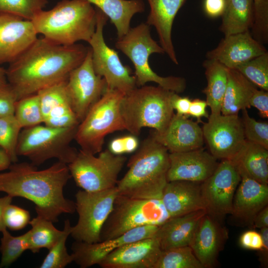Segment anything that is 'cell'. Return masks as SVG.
Here are the masks:
<instances>
[{
    "label": "cell",
    "instance_id": "cell-1",
    "mask_svg": "<svg viewBox=\"0 0 268 268\" xmlns=\"http://www.w3.org/2000/svg\"><path fill=\"white\" fill-rule=\"evenodd\" d=\"M89 47L62 45L38 38L6 69L8 84L17 100L66 80L84 60Z\"/></svg>",
    "mask_w": 268,
    "mask_h": 268
},
{
    "label": "cell",
    "instance_id": "cell-2",
    "mask_svg": "<svg viewBox=\"0 0 268 268\" xmlns=\"http://www.w3.org/2000/svg\"><path fill=\"white\" fill-rule=\"evenodd\" d=\"M8 169L0 173V192L32 201L38 216L56 222L61 214L75 211V202L63 193L71 177L67 164L58 161L39 170L31 163H14Z\"/></svg>",
    "mask_w": 268,
    "mask_h": 268
},
{
    "label": "cell",
    "instance_id": "cell-3",
    "mask_svg": "<svg viewBox=\"0 0 268 268\" xmlns=\"http://www.w3.org/2000/svg\"><path fill=\"white\" fill-rule=\"evenodd\" d=\"M169 164L168 150L151 135L129 160V170L116 186L118 194L134 198L161 199Z\"/></svg>",
    "mask_w": 268,
    "mask_h": 268
},
{
    "label": "cell",
    "instance_id": "cell-4",
    "mask_svg": "<svg viewBox=\"0 0 268 268\" xmlns=\"http://www.w3.org/2000/svg\"><path fill=\"white\" fill-rule=\"evenodd\" d=\"M31 21L37 34L55 43H88L96 29V10L86 0H62L51 9L41 10Z\"/></svg>",
    "mask_w": 268,
    "mask_h": 268
},
{
    "label": "cell",
    "instance_id": "cell-5",
    "mask_svg": "<svg viewBox=\"0 0 268 268\" xmlns=\"http://www.w3.org/2000/svg\"><path fill=\"white\" fill-rule=\"evenodd\" d=\"M174 93L159 85H144L125 94L121 111L126 130L134 135L144 127L162 133L174 114L171 103Z\"/></svg>",
    "mask_w": 268,
    "mask_h": 268
},
{
    "label": "cell",
    "instance_id": "cell-6",
    "mask_svg": "<svg viewBox=\"0 0 268 268\" xmlns=\"http://www.w3.org/2000/svg\"><path fill=\"white\" fill-rule=\"evenodd\" d=\"M115 47L132 61L134 67L136 85L142 86L147 82H153L162 87L176 92H183L187 86L186 81L181 77L158 75L148 63L153 53L163 54L165 52L151 37L150 26L146 23L130 28L123 36L118 38Z\"/></svg>",
    "mask_w": 268,
    "mask_h": 268
},
{
    "label": "cell",
    "instance_id": "cell-7",
    "mask_svg": "<svg viewBox=\"0 0 268 268\" xmlns=\"http://www.w3.org/2000/svg\"><path fill=\"white\" fill-rule=\"evenodd\" d=\"M126 94L107 90L77 126L74 139L81 149L93 154L102 151L105 136L126 130L121 104Z\"/></svg>",
    "mask_w": 268,
    "mask_h": 268
},
{
    "label": "cell",
    "instance_id": "cell-8",
    "mask_svg": "<svg viewBox=\"0 0 268 268\" xmlns=\"http://www.w3.org/2000/svg\"><path fill=\"white\" fill-rule=\"evenodd\" d=\"M77 128H55L38 125L24 128L19 135L16 154L27 157L35 166L52 158L68 164L78 152L70 146Z\"/></svg>",
    "mask_w": 268,
    "mask_h": 268
},
{
    "label": "cell",
    "instance_id": "cell-9",
    "mask_svg": "<svg viewBox=\"0 0 268 268\" xmlns=\"http://www.w3.org/2000/svg\"><path fill=\"white\" fill-rule=\"evenodd\" d=\"M170 217L161 199L134 198L118 194L102 228L100 241L116 238L138 227L160 226Z\"/></svg>",
    "mask_w": 268,
    "mask_h": 268
},
{
    "label": "cell",
    "instance_id": "cell-10",
    "mask_svg": "<svg viewBox=\"0 0 268 268\" xmlns=\"http://www.w3.org/2000/svg\"><path fill=\"white\" fill-rule=\"evenodd\" d=\"M98 156L80 149L67 166L77 185L83 190L97 192L116 187L118 175L127 158L109 149Z\"/></svg>",
    "mask_w": 268,
    "mask_h": 268
},
{
    "label": "cell",
    "instance_id": "cell-11",
    "mask_svg": "<svg viewBox=\"0 0 268 268\" xmlns=\"http://www.w3.org/2000/svg\"><path fill=\"white\" fill-rule=\"evenodd\" d=\"M118 194L117 187L97 192L79 190L75 194L76 224L70 235L75 240L88 243L100 241V233L111 212Z\"/></svg>",
    "mask_w": 268,
    "mask_h": 268
},
{
    "label": "cell",
    "instance_id": "cell-12",
    "mask_svg": "<svg viewBox=\"0 0 268 268\" xmlns=\"http://www.w3.org/2000/svg\"><path fill=\"white\" fill-rule=\"evenodd\" d=\"M97 23L94 33L88 42L92 50V62L95 73L103 77L106 82L107 90H115L125 94L136 86L132 70L121 62L118 53L105 43L103 28L108 17L95 7Z\"/></svg>",
    "mask_w": 268,
    "mask_h": 268
},
{
    "label": "cell",
    "instance_id": "cell-13",
    "mask_svg": "<svg viewBox=\"0 0 268 268\" xmlns=\"http://www.w3.org/2000/svg\"><path fill=\"white\" fill-rule=\"evenodd\" d=\"M66 90L70 106L79 123L107 90L105 79L97 75L94 70L90 47L82 63L69 73Z\"/></svg>",
    "mask_w": 268,
    "mask_h": 268
},
{
    "label": "cell",
    "instance_id": "cell-14",
    "mask_svg": "<svg viewBox=\"0 0 268 268\" xmlns=\"http://www.w3.org/2000/svg\"><path fill=\"white\" fill-rule=\"evenodd\" d=\"M201 128L210 153L216 159L231 160L246 141L238 115L210 114Z\"/></svg>",
    "mask_w": 268,
    "mask_h": 268
},
{
    "label": "cell",
    "instance_id": "cell-15",
    "mask_svg": "<svg viewBox=\"0 0 268 268\" xmlns=\"http://www.w3.org/2000/svg\"><path fill=\"white\" fill-rule=\"evenodd\" d=\"M241 175L232 161L222 160L215 171L201 183V191L208 214L212 216L231 214L234 196Z\"/></svg>",
    "mask_w": 268,
    "mask_h": 268
},
{
    "label": "cell",
    "instance_id": "cell-16",
    "mask_svg": "<svg viewBox=\"0 0 268 268\" xmlns=\"http://www.w3.org/2000/svg\"><path fill=\"white\" fill-rule=\"evenodd\" d=\"M159 226L138 227L116 238L100 242L88 243L75 241L72 245L73 262L81 268H87L98 264L115 249L126 244L153 237Z\"/></svg>",
    "mask_w": 268,
    "mask_h": 268
},
{
    "label": "cell",
    "instance_id": "cell-17",
    "mask_svg": "<svg viewBox=\"0 0 268 268\" xmlns=\"http://www.w3.org/2000/svg\"><path fill=\"white\" fill-rule=\"evenodd\" d=\"M31 20L10 14H0V65L10 64L38 38Z\"/></svg>",
    "mask_w": 268,
    "mask_h": 268
},
{
    "label": "cell",
    "instance_id": "cell-18",
    "mask_svg": "<svg viewBox=\"0 0 268 268\" xmlns=\"http://www.w3.org/2000/svg\"><path fill=\"white\" fill-rule=\"evenodd\" d=\"M162 249L155 236L124 245L99 264L102 268H154Z\"/></svg>",
    "mask_w": 268,
    "mask_h": 268
},
{
    "label": "cell",
    "instance_id": "cell-19",
    "mask_svg": "<svg viewBox=\"0 0 268 268\" xmlns=\"http://www.w3.org/2000/svg\"><path fill=\"white\" fill-rule=\"evenodd\" d=\"M169 161L167 182L187 181L201 183L212 175L219 163L202 148L169 153Z\"/></svg>",
    "mask_w": 268,
    "mask_h": 268
},
{
    "label": "cell",
    "instance_id": "cell-20",
    "mask_svg": "<svg viewBox=\"0 0 268 268\" xmlns=\"http://www.w3.org/2000/svg\"><path fill=\"white\" fill-rule=\"evenodd\" d=\"M267 52L263 44L247 31L224 36L214 49L208 51L207 59L215 60L228 68H235Z\"/></svg>",
    "mask_w": 268,
    "mask_h": 268
},
{
    "label": "cell",
    "instance_id": "cell-21",
    "mask_svg": "<svg viewBox=\"0 0 268 268\" xmlns=\"http://www.w3.org/2000/svg\"><path fill=\"white\" fill-rule=\"evenodd\" d=\"M189 117L174 114L166 129L151 136L170 153L185 152L202 148L204 138L199 123Z\"/></svg>",
    "mask_w": 268,
    "mask_h": 268
},
{
    "label": "cell",
    "instance_id": "cell-22",
    "mask_svg": "<svg viewBox=\"0 0 268 268\" xmlns=\"http://www.w3.org/2000/svg\"><path fill=\"white\" fill-rule=\"evenodd\" d=\"M201 185L187 181L167 182L161 200L171 217L206 210Z\"/></svg>",
    "mask_w": 268,
    "mask_h": 268
},
{
    "label": "cell",
    "instance_id": "cell-23",
    "mask_svg": "<svg viewBox=\"0 0 268 268\" xmlns=\"http://www.w3.org/2000/svg\"><path fill=\"white\" fill-rule=\"evenodd\" d=\"M150 11L146 23L155 27L160 45L170 59L178 65L172 40L173 23L186 0H147Z\"/></svg>",
    "mask_w": 268,
    "mask_h": 268
},
{
    "label": "cell",
    "instance_id": "cell-24",
    "mask_svg": "<svg viewBox=\"0 0 268 268\" xmlns=\"http://www.w3.org/2000/svg\"><path fill=\"white\" fill-rule=\"evenodd\" d=\"M236 190L231 214L253 222L256 215L268 205V185L262 184L244 174Z\"/></svg>",
    "mask_w": 268,
    "mask_h": 268
},
{
    "label": "cell",
    "instance_id": "cell-25",
    "mask_svg": "<svg viewBox=\"0 0 268 268\" xmlns=\"http://www.w3.org/2000/svg\"><path fill=\"white\" fill-rule=\"evenodd\" d=\"M207 213L201 209L170 217L159 226L154 236L159 240L162 250L190 246L201 219Z\"/></svg>",
    "mask_w": 268,
    "mask_h": 268
},
{
    "label": "cell",
    "instance_id": "cell-26",
    "mask_svg": "<svg viewBox=\"0 0 268 268\" xmlns=\"http://www.w3.org/2000/svg\"><path fill=\"white\" fill-rule=\"evenodd\" d=\"M222 231L212 216L201 219L190 247L203 268L214 265L222 244Z\"/></svg>",
    "mask_w": 268,
    "mask_h": 268
},
{
    "label": "cell",
    "instance_id": "cell-27",
    "mask_svg": "<svg viewBox=\"0 0 268 268\" xmlns=\"http://www.w3.org/2000/svg\"><path fill=\"white\" fill-rule=\"evenodd\" d=\"M231 161L240 174L246 175L259 182L268 185V149L246 140L242 149Z\"/></svg>",
    "mask_w": 268,
    "mask_h": 268
},
{
    "label": "cell",
    "instance_id": "cell-28",
    "mask_svg": "<svg viewBox=\"0 0 268 268\" xmlns=\"http://www.w3.org/2000/svg\"><path fill=\"white\" fill-rule=\"evenodd\" d=\"M227 75L221 113L238 115L240 110L251 107L250 99L257 87L236 69L227 68Z\"/></svg>",
    "mask_w": 268,
    "mask_h": 268
},
{
    "label": "cell",
    "instance_id": "cell-29",
    "mask_svg": "<svg viewBox=\"0 0 268 268\" xmlns=\"http://www.w3.org/2000/svg\"><path fill=\"white\" fill-rule=\"evenodd\" d=\"M100 10L115 26L118 38L130 29L133 16L144 11L142 0H86Z\"/></svg>",
    "mask_w": 268,
    "mask_h": 268
},
{
    "label": "cell",
    "instance_id": "cell-30",
    "mask_svg": "<svg viewBox=\"0 0 268 268\" xmlns=\"http://www.w3.org/2000/svg\"><path fill=\"white\" fill-rule=\"evenodd\" d=\"M202 66L207 80V85L202 91L205 101L210 109V114L219 115L227 84V67L215 60L207 59Z\"/></svg>",
    "mask_w": 268,
    "mask_h": 268
},
{
    "label": "cell",
    "instance_id": "cell-31",
    "mask_svg": "<svg viewBox=\"0 0 268 268\" xmlns=\"http://www.w3.org/2000/svg\"><path fill=\"white\" fill-rule=\"evenodd\" d=\"M219 30L224 36L250 31L253 21V0H225Z\"/></svg>",
    "mask_w": 268,
    "mask_h": 268
},
{
    "label": "cell",
    "instance_id": "cell-32",
    "mask_svg": "<svg viewBox=\"0 0 268 268\" xmlns=\"http://www.w3.org/2000/svg\"><path fill=\"white\" fill-rule=\"evenodd\" d=\"M53 223L38 216L30 221L31 229L27 232L29 250L33 253L42 248L49 250L56 244L63 231L57 229Z\"/></svg>",
    "mask_w": 268,
    "mask_h": 268
},
{
    "label": "cell",
    "instance_id": "cell-33",
    "mask_svg": "<svg viewBox=\"0 0 268 268\" xmlns=\"http://www.w3.org/2000/svg\"><path fill=\"white\" fill-rule=\"evenodd\" d=\"M154 268H203L189 246L162 250Z\"/></svg>",
    "mask_w": 268,
    "mask_h": 268
},
{
    "label": "cell",
    "instance_id": "cell-34",
    "mask_svg": "<svg viewBox=\"0 0 268 268\" xmlns=\"http://www.w3.org/2000/svg\"><path fill=\"white\" fill-rule=\"evenodd\" d=\"M14 115L22 128L43 123L44 118L37 93L17 100Z\"/></svg>",
    "mask_w": 268,
    "mask_h": 268
},
{
    "label": "cell",
    "instance_id": "cell-35",
    "mask_svg": "<svg viewBox=\"0 0 268 268\" xmlns=\"http://www.w3.org/2000/svg\"><path fill=\"white\" fill-rule=\"evenodd\" d=\"M237 70L256 87L268 91V51L237 66Z\"/></svg>",
    "mask_w": 268,
    "mask_h": 268
},
{
    "label": "cell",
    "instance_id": "cell-36",
    "mask_svg": "<svg viewBox=\"0 0 268 268\" xmlns=\"http://www.w3.org/2000/svg\"><path fill=\"white\" fill-rule=\"evenodd\" d=\"M1 232L0 268H3L10 266L28 250V243L27 232L19 236H13L6 229Z\"/></svg>",
    "mask_w": 268,
    "mask_h": 268
},
{
    "label": "cell",
    "instance_id": "cell-37",
    "mask_svg": "<svg viewBox=\"0 0 268 268\" xmlns=\"http://www.w3.org/2000/svg\"><path fill=\"white\" fill-rule=\"evenodd\" d=\"M22 129L14 114L0 118V146L7 153L12 163L18 160L16 147Z\"/></svg>",
    "mask_w": 268,
    "mask_h": 268
},
{
    "label": "cell",
    "instance_id": "cell-38",
    "mask_svg": "<svg viewBox=\"0 0 268 268\" xmlns=\"http://www.w3.org/2000/svg\"><path fill=\"white\" fill-rule=\"evenodd\" d=\"M72 226L68 219L65 221L63 232L56 244L49 250V252L41 268H64L73 262V258L69 255L66 247V241L70 235Z\"/></svg>",
    "mask_w": 268,
    "mask_h": 268
},
{
    "label": "cell",
    "instance_id": "cell-39",
    "mask_svg": "<svg viewBox=\"0 0 268 268\" xmlns=\"http://www.w3.org/2000/svg\"><path fill=\"white\" fill-rule=\"evenodd\" d=\"M48 0H0V14H10L31 20L43 10Z\"/></svg>",
    "mask_w": 268,
    "mask_h": 268
},
{
    "label": "cell",
    "instance_id": "cell-40",
    "mask_svg": "<svg viewBox=\"0 0 268 268\" xmlns=\"http://www.w3.org/2000/svg\"><path fill=\"white\" fill-rule=\"evenodd\" d=\"M67 79L44 88L37 93L44 121L54 108L69 101L66 90Z\"/></svg>",
    "mask_w": 268,
    "mask_h": 268
},
{
    "label": "cell",
    "instance_id": "cell-41",
    "mask_svg": "<svg viewBox=\"0 0 268 268\" xmlns=\"http://www.w3.org/2000/svg\"><path fill=\"white\" fill-rule=\"evenodd\" d=\"M253 21L250 33L262 44L268 42V0H253Z\"/></svg>",
    "mask_w": 268,
    "mask_h": 268
},
{
    "label": "cell",
    "instance_id": "cell-42",
    "mask_svg": "<svg viewBox=\"0 0 268 268\" xmlns=\"http://www.w3.org/2000/svg\"><path fill=\"white\" fill-rule=\"evenodd\" d=\"M244 133L246 140L268 149V123L256 121L251 117L246 110H242Z\"/></svg>",
    "mask_w": 268,
    "mask_h": 268
},
{
    "label": "cell",
    "instance_id": "cell-43",
    "mask_svg": "<svg viewBox=\"0 0 268 268\" xmlns=\"http://www.w3.org/2000/svg\"><path fill=\"white\" fill-rule=\"evenodd\" d=\"M43 123L52 128H68L77 127L79 122L69 101H67L54 108Z\"/></svg>",
    "mask_w": 268,
    "mask_h": 268
},
{
    "label": "cell",
    "instance_id": "cell-44",
    "mask_svg": "<svg viewBox=\"0 0 268 268\" xmlns=\"http://www.w3.org/2000/svg\"><path fill=\"white\" fill-rule=\"evenodd\" d=\"M3 220L6 228L17 231L29 223L30 214L27 210L10 203L4 210Z\"/></svg>",
    "mask_w": 268,
    "mask_h": 268
},
{
    "label": "cell",
    "instance_id": "cell-45",
    "mask_svg": "<svg viewBox=\"0 0 268 268\" xmlns=\"http://www.w3.org/2000/svg\"><path fill=\"white\" fill-rule=\"evenodd\" d=\"M138 145L136 135L131 134L113 139L109 144V150L114 154L122 155L133 152L137 149Z\"/></svg>",
    "mask_w": 268,
    "mask_h": 268
},
{
    "label": "cell",
    "instance_id": "cell-46",
    "mask_svg": "<svg viewBox=\"0 0 268 268\" xmlns=\"http://www.w3.org/2000/svg\"><path fill=\"white\" fill-rule=\"evenodd\" d=\"M17 101L15 94L8 84L0 86V118L13 115Z\"/></svg>",
    "mask_w": 268,
    "mask_h": 268
},
{
    "label": "cell",
    "instance_id": "cell-47",
    "mask_svg": "<svg viewBox=\"0 0 268 268\" xmlns=\"http://www.w3.org/2000/svg\"><path fill=\"white\" fill-rule=\"evenodd\" d=\"M250 107L256 108L260 116L264 118H268V92L256 88L253 91L250 99Z\"/></svg>",
    "mask_w": 268,
    "mask_h": 268
},
{
    "label": "cell",
    "instance_id": "cell-48",
    "mask_svg": "<svg viewBox=\"0 0 268 268\" xmlns=\"http://www.w3.org/2000/svg\"><path fill=\"white\" fill-rule=\"evenodd\" d=\"M239 243L245 249L260 251L263 246V242L260 233L254 230H249L240 236Z\"/></svg>",
    "mask_w": 268,
    "mask_h": 268
},
{
    "label": "cell",
    "instance_id": "cell-49",
    "mask_svg": "<svg viewBox=\"0 0 268 268\" xmlns=\"http://www.w3.org/2000/svg\"><path fill=\"white\" fill-rule=\"evenodd\" d=\"M207 107L206 102L204 100L200 99L192 100L189 111V117L196 118L198 123L201 122L202 117L208 119L209 114L206 110Z\"/></svg>",
    "mask_w": 268,
    "mask_h": 268
},
{
    "label": "cell",
    "instance_id": "cell-50",
    "mask_svg": "<svg viewBox=\"0 0 268 268\" xmlns=\"http://www.w3.org/2000/svg\"><path fill=\"white\" fill-rule=\"evenodd\" d=\"M192 100L188 97H181L174 92L171 100L172 107L177 114L189 117V111Z\"/></svg>",
    "mask_w": 268,
    "mask_h": 268
},
{
    "label": "cell",
    "instance_id": "cell-51",
    "mask_svg": "<svg viewBox=\"0 0 268 268\" xmlns=\"http://www.w3.org/2000/svg\"><path fill=\"white\" fill-rule=\"evenodd\" d=\"M225 5V0H205L204 9L209 17L215 18L222 14Z\"/></svg>",
    "mask_w": 268,
    "mask_h": 268
},
{
    "label": "cell",
    "instance_id": "cell-52",
    "mask_svg": "<svg viewBox=\"0 0 268 268\" xmlns=\"http://www.w3.org/2000/svg\"><path fill=\"white\" fill-rule=\"evenodd\" d=\"M253 223L255 227L262 228L268 227V207L266 206L255 216Z\"/></svg>",
    "mask_w": 268,
    "mask_h": 268
},
{
    "label": "cell",
    "instance_id": "cell-53",
    "mask_svg": "<svg viewBox=\"0 0 268 268\" xmlns=\"http://www.w3.org/2000/svg\"><path fill=\"white\" fill-rule=\"evenodd\" d=\"M13 198L9 195L0 198V232H2L6 227L3 220V213L6 207L11 203Z\"/></svg>",
    "mask_w": 268,
    "mask_h": 268
},
{
    "label": "cell",
    "instance_id": "cell-54",
    "mask_svg": "<svg viewBox=\"0 0 268 268\" xmlns=\"http://www.w3.org/2000/svg\"><path fill=\"white\" fill-rule=\"evenodd\" d=\"M260 234L263 242V246L260 250L262 253V261L266 264L268 263V227L261 229Z\"/></svg>",
    "mask_w": 268,
    "mask_h": 268
},
{
    "label": "cell",
    "instance_id": "cell-55",
    "mask_svg": "<svg viewBox=\"0 0 268 268\" xmlns=\"http://www.w3.org/2000/svg\"><path fill=\"white\" fill-rule=\"evenodd\" d=\"M12 161L5 150L0 146V171L8 169Z\"/></svg>",
    "mask_w": 268,
    "mask_h": 268
},
{
    "label": "cell",
    "instance_id": "cell-56",
    "mask_svg": "<svg viewBox=\"0 0 268 268\" xmlns=\"http://www.w3.org/2000/svg\"><path fill=\"white\" fill-rule=\"evenodd\" d=\"M8 84L6 69L0 67V86H4Z\"/></svg>",
    "mask_w": 268,
    "mask_h": 268
}]
</instances>
